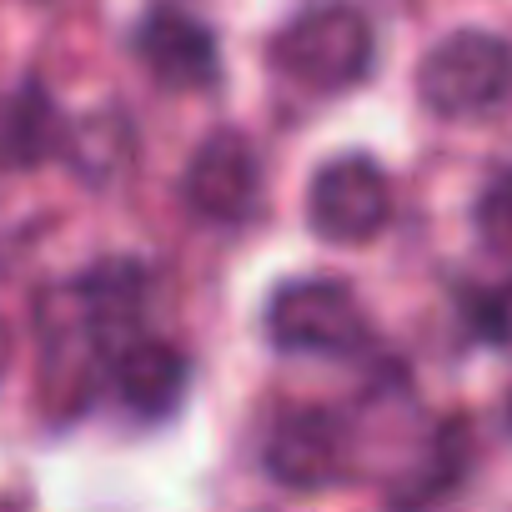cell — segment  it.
<instances>
[{
	"mask_svg": "<svg viewBox=\"0 0 512 512\" xmlns=\"http://www.w3.org/2000/svg\"><path fill=\"white\" fill-rule=\"evenodd\" d=\"M272 61L307 91H347L372 66V26L347 0H322L272 41Z\"/></svg>",
	"mask_w": 512,
	"mask_h": 512,
	"instance_id": "cell-1",
	"label": "cell"
},
{
	"mask_svg": "<svg viewBox=\"0 0 512 512\" xmlns=\"http://www.w3.org/2000/svg\"><path fill=\"white\" fill-rule=\"evenodd\" d=\"M417 96L447 121L502 106L512 96V46L492 31H452L422 56Z\"/></svg>",
	"mask_w": 512,
	"mask_h": 512,
	"instance_id": "cell-2",
	"label": "cell"
},
{
	"mask_svg": "<svg viewBox=\"0 0 512 512\" xmlns=\"http://www.w3.org/2000/svg\"><path fill=\"white\" fill-rule=\"evenodd\" d=\"M267 337L282 352L312 357H352L367 347V317L347 282L337 277H302L277 287L267 307Z\"/></svg>",
	"mask_w": 512,
	"mask_h": 512,
	"instance_id": "cell-3",
	"label": "cell"
},
{
	"mask_svg": "<svg viewBox=\"0 0 512 512\" xmlns=\"http://www.w3.org/2000/svg\"><path fill=\"white\" fill-rule=\"evenodd\" d=\"M307 221L337 246H362L392 221V186L372 156H337L312 176Z\"/></svg>",
	"mask_w": 512,
	"mask_h": 512,
	"instance_id": "cell-4",
	"label": "cell"
},
{
	"mask_svg": "<svg viewBox=\"0 0 512 512\" xmlns=\"http://www.w3.org/2000/svg\"><path fill=\"white\" fill-rule=\"evenodd\" d=\"M181 196L201 221H246L256 211V196H262V161H256L251 141L236 131H216L211 141H201L181 176Z\"/></svg>",
	"mask_w": 512,
	"mask_h": 512,
	"instance_id": "cell-5",
	"label": "cell"
},
{
	"mask_svg": "<svg viewBox=\"0 0 512 512\" xmlns=\"http://www.w3.org/2000/svg\"><path fill=\"white\" fill-rule=\"evenodd\" d=\"M267 472L287 487H327L347 472V432L332 412H287L267 437Z\"/></svg>",
	"mask_w": 512,
	"mask_h": 512,
	"instance_id": "cell-6",
	"label": "cell"
},
{
	"mask_svg": "<svg viewBox=\"0 0 512 512\" xmlns=\"http://www.w3.org/2000/svg\"><path fill=\"white\" fill-rule=\"evenodd\" d=\"M136 56L171 91H201L221 71L216 36L181 11H151L136 31Z\"/></svg>",
	"mask_w": 512,
	"mask_h": 512,
	"instance_id": "cell-7",
	"label": "cell"
},
{
	"mask_svg": "<svg viewBox=\"0 0 512 512\" xmlns=\"http://www.w3.org/2000/svg\"><path fill=\"white\" fill-rule=\"evenodd\" d=\"M106 382L116 387V397L136 417H166L181 402V392L191 382V367H186V357L171 342H161V337L146 332V337H136L131 347H121L111 357Z\"/></svg>",
	"mask_w": 512,
	"mask_h": 512,
	"instance_id": "cell-8",
	"label": "cell"
},
{
	"mask_svg": "<svg viewBox=\"0 0 512 512\" xmlns=\"http://www.w3.org/2000/svg\"><path fill=\"white\" fill-rule=\"evenodd\" d=\"M56 141H61L56 106L36 86L0 101V166H36L56 151Z\"/></svg>",
	"mask_w": 512,
	"mask_h": 512,
	"instance_id": "cell-9",
	"label": "cell"
},
{
	"mask_svg": "<svg viewBox=\"0 0 512 512\" xmlns=\"http://www.w3.org/2000/svg\"><path fill=\"white\" fill-rule=\"evenodd\" d=\"M477 231L497 256H512V171H502L477 201Z\"/></svg>",
	"mask_w": 512,
	"mask_h": 512,
	"instance_id": "cell-10",
	"label": "cell"
},
{
	"mask_svg": "<svg viewBox=\"0 0 512 512\" xmlns=\"http://www.w3.org/2000/svg\"><path fill=\"white\" fill-rule=\"evenodd\" d=\"M472 317V332L482 337V342H492V347H507L512 352V282L507 287H497V292H482L472 307H467Z\"/></svg>",
	"mask_w": 512,
	"mask_h": 512,
	"instance_id": "cell-11",
	"label": "cell"
},
{
	"mask_svg": "<svg viewBox=\"0 0 512 512\" xmlns=\"http://www.w3.org/2000/svg\"><path fill=\"white\" fill-rule=\"evenodd\" d=\"M6 367H11V332L0 322V377H6Z\"/></svg>",
	"mask_w": 512,
	"mask_h": 512,
	"instance_id": "cell-12",
	"label": "cell"
}]
</instances>
